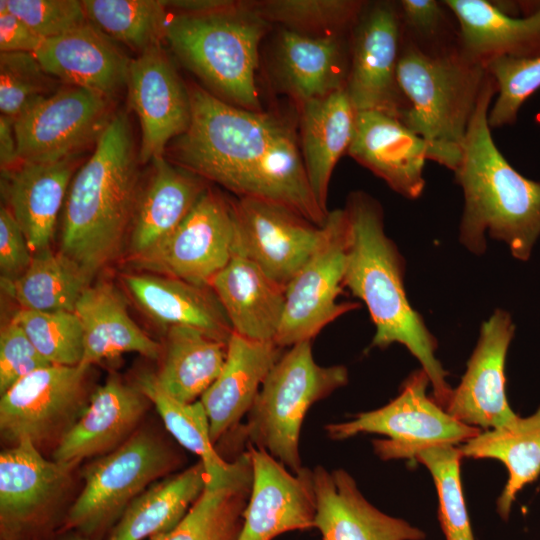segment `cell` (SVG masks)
<instances>
[{"instance_id": "obj_1", "label": "cell", "mask_w": 540, "mask_h": 540, "mask_svg": "<svg viewBox=\"0 0 540 540\" xmlns=\"http://www.w3.org/2000/svg\"><path fill=\"white\" fill-rule=\"evenodd\" d=\"M191 119L175 138V163L238 198L270 202L322 227L294 131L279 118L247 110L203 88H189Z\"/></svg>"}, {"instance_id": "obj_2", "label": "cell", "mask_w": 540, "mask_h": 540, "mask_svg": "<svg viewBox=\"0 0 540 540\" xmlns=\"http://www.w3.org/2000/svg\"><path fill=\"white\" fill-rule=\"evenodd\" d=\"M344 209L349 226L344 287L369 311L375 326L372 346H405L427 374L432 398L445 408L453 390L446 380L448 373L436 358L435 337L407 298L404 259L385 233L381 205L356 191L348 197Z\"/></svg>"}, {"instance_id": "obj_3", "label": "cell", "mask_w": 540, "mask_h": 540, "mask_svg": "<svg viewBox=\"0 0 540 540\" xmlns=\"http://www.w3.org/2000/svg\"><path fill=\"white\" fill-rule=\"evenodd\" d=\"M138 162L129 116L119 111L71 180L59 251L93 277L128 240L140 189Z\"/></svg>"}, {"instance_id": "obj_4", "label": "cell", "mask_w": 540, "mask_h": 540, "mask_svg": "<svg viewBox=\"0 0 540 540\" xmlns=\"http://www.w3.org/2000/svg\"><path fill=\"white\" fill-rule=\"evenodd\" d=\"M496 93L488 74L454 171L464 196L459 237L470 252L481 255L488 232L505 242L514 258L527 261L540 236V182L514 169L493 140L488 114Z\"/></svg>"}, {"instance_id": "obj_5", "label": "cell", "mask_w": 540, "mask_h": 540, "mask_svg": "<svg viewBox=\"0 0 540 540\" xmlns=\"http://www.w3.org/2000/svg\"><path fill=\"white\" fill-rule=\"evenodd\" d=\"M487 76L459 51L428 56L402 39L397 78L409 103L402 122L427 143L430 160L453 172Z\"/></svg>"}, {"instance_id": "obj_6", "label": "cell", "mask_w": 540, "mask_h": 540, "mask_svg": "<svg viewBox=\"0 0 540 540\" xmlns=\"http://www.w3.org/2000/svg\"><path fill=\"white\" fill-rule=\"evenodd\" d=\"M267 27L248 2H239L216 13L175 14L167 22L165 39L211 90L235 106L260 112L255 72Z\"/></svg>"}, {"instance_id": "obj_7", "label": "cell", "mask_w": 540, "mask_h": 540, "mask_svg": "<svg viewBox=\"0 0 540 540\" xmlns=\"http://www.w3.org/2000/svg\"><path fill=\"white\" fill-rule=\"evenodd\" d=\"M347 382L345 366L315 362L311 341L291 346L268 373L247 414L245 440L297 473L303 467L299 443L307 412Z\"/></svg>"}, {"instance_id": "obj_8", "label": "cell", "mask_w": 540, "mask_h": 540, "mask_svg": "<svg viewBox=\"0 0 540 540\" xmlns=\"http://www.w3.org/2000/svg\"><path fill=\"white\" fill-rule=\"evenodd\" d=\"M181 464V455L166 440L139 428L121 446L85 466L84 485L70 504L59 534L75 531L105 540L131 502Z\"/></svg>"}, {"instance_id": "obj_9", "label": "cell", "mask_w": 540, "mask_h": 540, "mask_svg": "<svg viewBox=\"0 0 540 540\" xmlns=\"http://www.w3.org/2000/svg\"><path fill=\"white\" fill-rule=\"evenodd\" d=\"M75 466L47 459L24 440L0 453V540H55Z\"/></svg>"}, {"instance_id": "obj_10", "label": "cell", "mask_w": 540, "mask_h": 540, "mask_svg": "<svg viewBox=\"0 0 540 540\" xmlns=\"http://www.w3.org/2000/svg\"><path fill=\"white\" fill-rule=\"evenodd\" d=\"M430 384L422 370L413 372L403 383L399 395L381 408L357 414L352 420L325 426L332 440H344L360 433L387 437L373 441L375 454L382 460L413 459L420 449L458 445L481 430L452 417L428 396Z\"/></svg>"}, {"instance_id": "obj_11", "label": "cell", "mask_w": 540, "mask_h": 540, "mask_svg": "<svg viewBox=\"0 0 540 540\" xmlns=\"http://www.w3.org/2000/svg\"><path fill=\"white\" fill-rule=\"evenodd\" d=\"M90 368L50 365L19 380L1 395V438L10 446L27 440L53 452L89 404Z\"/></svg>"}, {"instance_id": "obj_12", "label": "cell", "mask_w": 540, "mask_h": 540, "mask_svg": "<svg viewBox=\"0 0 540 540\" xmlns=\"http://www.w3.org/2000/svg\"><path fill=\"white\" fill-rule=\"evenodd\" d=\"M348 239L345 209L329 211L318 246L286 286L274 340L278 346L311 341L325 326L360 307L356 302H338L344 288Z\"/></svg>"}, {"instance_id": "obj_13", "label": "cell", "mask_w": 540, "mask_h": 540, "mask_svg": "<svg viewBox=\"0 0 540 540\" xmlns=\"http://www.w3.org/2000/svg\"><path fill=\"white\" fill-rule=\"evenodd\" d=\"M234 233L232 201L208 187L171 234L129 262L151 274L210 287L232 256Z\"/></svg>"}, {"instance_id": "obj_14", "label": "cell", "mask_w": 540, "mask_h": 540, "mask_svg": "<svg viewBox=\"0 0 540 540\" xmlns=\"http://www.w3.org/2000/svg\"><path fill=\"white\" fill-rule=\"evenodd\" d=\"M109 99L66 85L14 120L21 162L51 163L97 143L114 114Z\"/></svg>"}, {"instance_id": "obj_15", "label": "cell", "mask_w": 540, "mask_h": 540, "mask_svg": "<svg viewBox=\"0 0 540 540\" xmlns=\"http://www.w3.org/2000/svg\"><path fill=\"white\" fill-rule=\"evenodd\" d=\"M401 46L398 4L365 3L353 28L345 86L356 112L381 111L402 121L409 103L397 78Z\"/></svg>"}, {"instance_id": "obj_16", "label": "cell", "mask_w": 540, "mask_h": 540, "mask_svg": "<svg viewBox=\"0 0 540 540\" xmlns=\"http://www.w3.org/2000/svg\"><path fill=\"white\" fill-rule=\"evenodd\" d=\"M232 204V254L253 262L286 287L318 246L323 226L262 200L237 198Z\"/></svg>"}, {"instance_id": "obj_17", "label": "cell", "mask_w": 540, "mask_h": 540, "mask_svg": "<svg viewBox=\"0 0 540 540\" xmlns=\"http://www.w3.org/2000/svg\"><path fill=\"white\" fill-rule=\"evenodd\" d=\"M127 91L141 127L139 160L163 157L167 144L188 128L191 101L189 89L160 44L131 60Z\"/></svg>"}, {"instance_id": "obj_18", "label": "cell", "mask_w": 540, "mask_h": 540, "mask_svg": "<svg viewBox=\"0 0 540 540\" xmlns=\"http://www.w3.org/2000/svg\"><path fill=\"white\" fill-rule=\"evenodd\" d=\"M514 332L511 315L502 309L482 324L466 371L444 408L448 414L480 430L502 427L518 417L507 401L505 376Z\"/></svg>"}, {"instance_id": "obj_19", "label": "cell", "mask_w": 540, "mask_h": 540, "mask_svg": "<svg viewBox=\"0 0 540 540\" xmlns=\"http://www.w3.org/2000/svg\"><path fill=\"white\" fill-rule=\"evenodd\" d=\"M252 486L238 540H274L289 531L314 528L313 471L287 469L264 449L248 445Z\"/></svg>"}, {"instance_id": "obj_20", "label": "cell", "mask_w": 540, "mask_h": 540, "mask_svg": "<svg viewBox=\"0 0 540 540\" xmlns=\"http://www.w3.org/2000/svg\"><path fill=\"white\" fill-rule=\"evenodd\" d=\"M151 405L135 383L110 376L94 389L87 408L52 452V459L76 467L84 459L115 450L139 429Z\"/></svg>"}, {"instance_id": "obj_21", "label": "cell", "mask_w": 540, "mask_h": 540, "mask_svg": "<svg viewBox=\"0 0 540 540\" xmlns=\"http://www.w3.org/2000/svg\"><path fill=\"white\" fill-rule=\"evenodd\" d=\"M314 528L322 540H423L424 531L372 505L344 469L313 470Z\"/></svg>"}, {"instance_id": "obj_22", "label": "cell", "mask_w": 540, "mask_h": 540, "mask_svg": "<svg viewBox=\"0 0 540 540\" xmlns=\"http://www.w3.org/2000/svg\"><path fill=\"white\" fill-rule=\"evenodd\" d=\"M347 153L403 197L422 194L429 148L397 117L375 110L356 112Z\"/></svg>"}, {"instance_id": "obj_23", "label": "cell", "mask_w": 540, "mask_h": 540, "mask_svg": "<svg viewBox=\"0 0 540 540\" xmlns=\"http://www.w3.org/2000/svg\"><path fill=\"white\" fill-rule=\"evenodd\" d=\"M34 55L50 76L68 86L92 91L109 100L127 87L131 60L89 22L44 40Z\"/></svg>"}, {"instance_id": "obj_24", "label": "cell", "mask_w": 540, "mask_h": 540, "mask_svg": "<svg viewBox=\"0 0 540 540\" xmlns=\"http://www.w3.org/2000/svg\"><path fill=\"white\" fill-rule=\"evenodd\" d=\"M282 349L273 341H256L232 333L222 370L199 399L214 444L248 414L265 378L282 356Z\"/></svg>"}, {"instance_id": "obj_25", "label": "cell", "mask_w": 540, "mask_h": 540, "mask_svg": "<svg viewBox=\"0 0 540 540\" xmlns=\"http://www.w3.org/2000/svg\"><path fill=\"white\" fill-rule=\"evenodd\" d=\"M76 163L75 156L51 163L21 162L2 172L6 207L33 253L50 248Z\"/></svg>"}, {"instance_id": "obj_26", "label": "cell", "mask_w": 540, "mask_h": 540, "mask_svg": "<svg viewBox=\"0 0 540 540\" xmlns=\"http://www.w3.org/2000/svg\"><path fill=\"white\" fill-rule=\"evenodd\" d=\"M459 27V52L469 62L485 67L501 58L540 56V5L523 17L511 16L494 2L444 0Z\"/></svg>"}, {"instance_id": "obj_27", "label": "cell", "mask_w": 540, "mask_h": 540, "mask_svg": "<svg viewBox=\"0 0 540 540\" xmlns=\"http://www.w3.org/2000/svg\"><path fill=\"white\" fill-rule=\"evenodd\" d=\"M151 162L130 226L128 259L142 255L171 234L208 188L205 179L164 157Z\"/></svg>"}, {"instance_id": "obj_28", "label": "cell", "mask_w": 540, "mask_h": 540, "mask_svg": "<svg viewBox=\"0 0 540 540\" xmlns=\"http://www.w3.org/2000/svg\"><path fill=\"white\" fill-rule=\"evenodd\" d=\"M218 298L234 333L256 341H273L279 330L286 287L256 264L232 254L212 279Z\"/></svg>"}, {"instance_id": "obj_29", "label": "cell", "mask_w": 540, "mask_h": 540, "mask_svg": "<svg viewBox=\"0 0 540 540\" xmlns=\"http://www.w3.org/2000/svg\"><path fill=\"white\" fill-rule=\"evenodd\" d=\"M123 282L139 308L165 329L189 326L224 343L233 333L210 287L151 273L125 274Z\"/></svg>"}, {"instance_id": "obj_30", "label": "cell", "mask_w": 540, "mask_h": 540, "mask_svg": "<svg viewBox=\"0 0 540 540\" xmlns=\"http://www.w3.org/2000/svg\"><path fill=\"white\" fill-rule=\"evenodd\" d=\"M74 312L83 330L80 365L91 367L131 352L151 360L160 359L162 344L134 322L124 297L113 285L101 282L87 287Z\"/></svg>"}, {"instance_id": "obj_31", "label": "cell", "mask_w": 540, "mask_h": 540, "mask_svg": "<svg viewBox=\"0 0 540 540\" xmlns=\"http://www.w3.org/2000/svg\"><path fill=\"white\" fill-rule=\"evenodd\" d=\"M340 34L311 36L290 29L279 35L276 50L278 77L302 105L345 88L350 61Z\"/></svg>"}, {"instance_id": "obj_32", "label": "cell", "mask_w": 540, "mask_h": 540, "mask_svg": "<svg viewBox=\"0 0 540 540\" xmlns=\"http://www.w3.org/2000/svg\"><path fill=\"white\" fill-rule=\"evenodd\" d=\"M355 116L345 88L302 105V157L313 194L326 213L331 175L351 144Z\"/></svg>"}, {"instance_id": "obj_33", "label": "cell", "mask_w": 540, "mask_h": 540, "mask_svg": "<svg viewBox=\"0 0 540 540\" xmlns=\"http://www.w3.org/2000/svg\"><path fill=\"white\" fill-rule=\"evenodd\" d=\"M234 461L226 479L207 477L203 492L175 528L149 540H238L252 486V464L248 451Z\"/></svg>"}, {"instance_id": "obj_34", "label": "cell", "mask_w": 540, "mask_h": 540, "mask_svg": "<svg viewBox=\"0 0 540 540\" xmlns=\"http://www.w3.org/2000/svg\"><path fill=\"white\" fill-rule=\"evenodd\" d=\"M207 477L199 460L153 483L131 502L105 540H144L171 531L199 498Z\"/></svg>"}, {"instance_id": "obj_35", "label": "cell", "mask_w": 540, "mask_h": 540, "mask_svg": "<svg viewBox=\"0 0 540 540\" xmlns=\"http://www.w3.org/2000/svg\"><path fill=\"white\" fill-rule=\"evenodd\" d=\"M226 353L227 343L201 330L170 326L165 329L156 381L181 402L197 401L220 374Z\"/></svg>"}, {"instance_id": "obj_36", "label": "cell", "mask_w": 540, "mask_h": 540, "mask_svg": "<svg viewBox=\"0 0 540 540\" xmlns=\"http://www.w3.org/2000/svg\"><path fill=\"white\" fill-rule=\"evenodd\" d=\"M459 448L463 457L495 459L505 465L508 479L497 499V512L507 520L517 494L540 474V407L528 417L481 431Z\"/></svg>"}, {"instance_id": "obj_37", "label": "cell", "mask_w": 540, "mask_h": 540, "mask_svg": "<svg viewBox=\"0 0 540 540\" xmlns=\"http://www.w3.org/2000/svg\"><path fill=\"white\" fill-rule=\"evenodd\" d=\"M92 279L93 276L73 259L48 248L33 253L29 267L20 277L1 283L21 309L74 312Z\"/></svg>"}, {"instance_id": "obj_38", "label": "cell", "mask_w": 540, "mask_h": 540, "mask_svg": "<svg viewBox=\"0 0 540 540\" xmlns=\"http://www.w3.org/2000/svg\"><path fill=\"white\" fill-rule=\"evenodd\" d=\"M135 384L149 398L172 437L185 449L199 457L211 481L231 475L235 462L226 461L215 449L207 413L200 400L181 402L166 393L155 374L140 372Z\"/></svg>"}, {"instance_id": "obj_39", "label": "cell", "mask_w": 540, "mask_h": 540, "mask_svg": "<svg viewBox=\"0 0 540 540\" xmlns=\"http://www.w3.org/2000/svg\"><path fill=\"white\" fill-rule=\"evenodd\" d=\"M90 24L139 54L165 38L167 17L161 0H84Z\"/></svg>"}, {"instance_id": "obj_40", "label": "cell", "mask_w": 540, "mask_h": 540, "mask_svg": "<svg viewBox=\"0 0 540 540\" xmlns=\"http://www.w3.org/2000/svg\"><path fill=\"white\" fill-rule=\"evenodd\" d=\"M457 445L440 444L417 451L413 457L430 472L438 496V518L446 540H474L463 494Z\"/></svg>"}, {"instance_id": "obj_41", "label": "cell", "mask_w": 540, "mask_h": 540, "mask_svg": "<svg viewBox=\"0 0 540 540\" xmlns=\"http://www.w3.org/2000/svg\"><path fill=\"white\" fill-rule=\"evenodd\" d=\"M366 2L356 0H269L251 2L263 19L278 22L287 29L319 36L340 34L353 28Z\"/></svg>"}, {"instance_id": "obj_42", "label": "cell", "mask_w": 540, "mask_h": 540, "mask_svg": "<svg viewBox=\"0 0 540 540\" xmlns=\"http://www.w3.org/2000/svg\"><path fill=\"white\" fill-rule=\"evenodd\" d=\"M11 320L22 328L38 352L52 365H80L83 330L75 312L20 309Z\"/></svg>"}, {"instance_id": "obj_43", "label": "cell", "mask_w": 540, "mask_h": 540, "mask_svg": "<svg viewBox=\"0 0 540 540\" xmlns=\"http://www.w3.org/2000/svg\"><path fill=\"white\" fill-rule=\"evenodd\" d=\"M397 4L403 40L433 57L459 51L457 20L442 1L401 0Z\"/></svg>"}, {"instance_id": "obj_44", "label": "cell", "mask_w": 540, "mask_h": 540, "mask_svg": "<svg viewBox=\"0 0 540 540\" xmlns=\"http://www.w3.org/2000/svg\"><path fill=\"white\" fill-rule=\"evenodd\" d=\"M34 53L0 52V110L13 120L55 91Z\"/></svg>"}, {"instance_id": "obj_45", "label": "cell", "mask_w": 540, "mask_h": 540, "mask_svg": "<svg viewBox=\"0 0 540 540\" xmlns=\"http://www.w3.org/2000/svg\"><path fill=\"white\" fill-rule=\"evenodd\" d=\"M497 87V97L489 110L490 128L513 125L523 103L540 88V56L494 59L485 65Z\"/></svg>"}, {"instance_id": "obj_46", "label": "cell", "mask_w": 540, "mask_h": 540, "mask_svg": "<svg viewBox=\"0 0 540 540\" xmlns=\"http://www.w3.org/2000/svg\"><path fill=\"white\" fill-rule=\"evenodd\" d=\"M6 4L43 40L71 32L89 22L82 1L6 0Z\"/></svg>"}, {"instance_id": "obj_47", "label": "cell", "mask_w": 540, "mask_h": 540, "mask_svg": "<svg viewBox=\"0 0 540 540\" xmlns=\"http://www.w3.org/2000/svg\"><path fill=\"white\" fill-rule=\"evenodd\" d=\"M52 365L14 321L0 331V395L25 376Z\"/></svg>"}, {"instance_id": "obj_48", "label": "cell", "mask_w": 540, "mask_h": 540, "mask_svg": "<svg viewBox=\"0 0 540 540\" xmlns=\"http://www.w3.org/2000/svg\"><path fill=\"white\" fill-rule=\"evenodd\" d=\"M33 257L25 235L6 206L0 208L1 281H13L29 267Z\"/></svg>"}, {"instance_id": "obj_49", "label": "cell", "mask_w": 540, "mask_h": 540, "mask_svg": "<svg viewBox=\"0 0 540 540\" xmlns=\"http://www.w3.org/2000/svg\"><path fill=\"white\" fill-rule=\"evenodd\" d=\"M20 18L0 0V51L35 53L43 43Z\"/></svg>"}, {"instance_id": "obj_50", "label": "cell", "mask_w": 540, "mask_h": 540, "mask_svg": "<svg viewBox=\"0 0 540 540\" xmlns=\"http://www.w3.org/2000/svg\"><path fill=\"white\" fill-rule=\"evenodd\" d=\"M167 9H174L176 14L203 15L221 12L236 7L239 2L228 0H161Z\"/></svg>"}, {"instance_id": "obj_51", "label": "cell", "mask_w": 540, "mask_h": 540, "mask_svg": "<svg viewBox=\"0 0 540 540\" xmlns=\"http://www.w3.org/2000/svg\"><path fill=\"white\" fill-rule=\"evenodd\" d=\"M21 163L17 140L14 132V120L0 116V166L1 171L11 170Z\"/></svg>"}, {"instance_id": "obj_52", "label": "cell", "mask_w": 540, "mask_h": 540, "mask_svg": "<svg viewBox=\"0 0 540 540\" xmlns=\"http://www.w3.org/2000/svg\"><path fill=\"white\" fill-rule=\"evenodd\" d=\"M55 540H92L75 531H67L59 534Z\"/></svg>"}]
</instances>
